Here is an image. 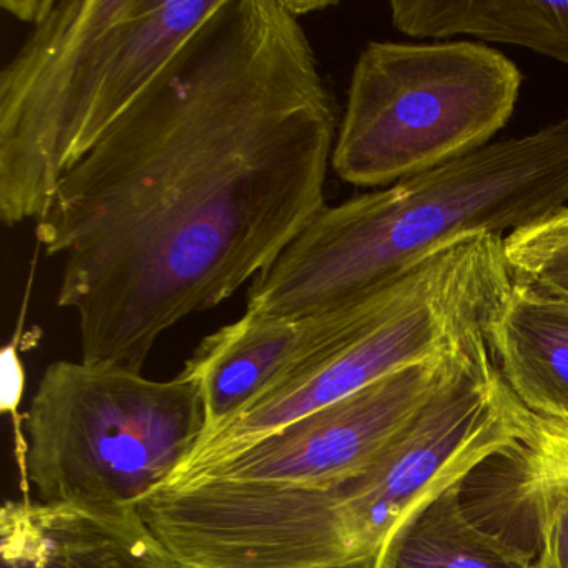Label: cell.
<instances>
[{
    "label": "cell",
    "mask_w": 568,
    "mask_h": 568,
    "mask_svg": "<svg viewBox=\"0 0 568 568\" xmlns=\"http://www.w3.org/2000/svg\"><path fill=\"white\" fill-rule=\"evenodd\" d=\"M285 4L294 12V16L302 19L304 16L312 14V12L332 8L335 2H327V0H321V2H317V0H285Z\"/></svg>",
    "instance_id": "obj_18"
},
{
    "label": "cell",
    "mask_w": 568,
    "mask_h": 568,
    "mask_svg": "<svg viewBox=\"0 0 568 568\" xmlns=\"http://www.w3.org/2000/svg\"><path fill=\"white\" fill-rule=\"evenodd\" d=\"M505 255L515 282L568 298V205L510 232Z\"/></svg>",
    "instance_id": "obj_15"
},
{
    "label": "cell",
    "mask_w": 568,
    "mask_h": 568,
    "mask_svg": "<svg viewBox=\"0 0 568 568\" xmlns=\"http://www.w3.org/2000/svg\"><path fill=\"white\" fill-rule=\"evenodd\" d=\"M518 498L528 505L538 534V568H568V460L517 447Z\"/></svg>",
    "instance_id": "obj_14"
},
{
    "label": "cell",
    "mask_w": 568,
    "mask_h": 568,
    "mask_svg": "<svg viewBox=\"0 0 568 568\" xmlns=\"http://www.w3.org/2000/svg\"><path fill=\"white\" fill-rule=\"evenodd\" d=\"M338 125L285 0H221L36 221L81 361L142 374L169 328L267 271L327 207Z\"/></svg>",
    "instance_id": "obj_1"
},
{
    "label": "cell",
    "mask_w": 568,
    "mask_h": 568,
    "mask_svg": "<svg viewBox=\"0 0 568 568\" xmlns=\"http://www.w3.org/2000/svg\"><path fill=\"white\" fill-rule=\"evenodd\" d=\"M478 332L437 357L400 368L298 418L227 460L169 478L159 487L315 485L348 477L372 464L414 420L457 364L468 338Z\"/></svg>",
    "instance_id": "obj_8"
},
{
    "label": "cell",
    "mask_w": 568,
    "mask_h": 568,
    "mask_svg": "<svg viewBox=\"0 0 568 568\" xmlns=\"http://www.w3.org/2000/svg\"><path fill=\"white\" fill-rule=\"evenodd\" d=\"M221 0H45L0 72V219L38 221L62 179Z\"/></svg>",
    "instance_id": "obj_3"
},
{
    "label": "cell",
    "mask_w": 568,
    "mask_h": 568,
    "mask_svg": "<svg viewBox=\"0 0 568 568\" xmlns=\"http://www.w3.org/2000/svg\"><path fill=\"white\" fill-rule=\"evenodd\" d=\"M567 202L568 115L325 207L252 282L245 312L301 318L352 307L465 239L501 237Z\"/></svg>",
    "instance_id": "obj_2"
},
{
    "label": "cell",
    "mask_w": 568,
    "mask_h": 568,
    "mask_svg": "<svg viewBox=\"0 0 568 568\" xmlns=\"http://www.w3.org/2000/svg\"><path fill=\"white\" fill-rule=\"evenodd\" d=\"M460 487L442 491L400 528L384 568H538L530 551L470 520Z\"/></svg>",
    "instance_id": "obj_13"
},
{
    "label": "cell",
    "mask_w": 568,
    "mask_h": 568,
    "mask_svg": "<svg viewBox=\"0 0 568 568\" xmlns=\"http://www.w3.org/2000/svg\"><path fill=\"white\" fill-rule=\"evenodd\" d=\"M351 317L352 308L301 318L245 312L207 335L181 371L199 385L204 398L201 440L224 428L278 378L334 341Z\"/></svg>",
    "instance_id": "obj_9"
},
{
    "label": "cell",
    "mask_w": 568,
    "mask_h": 568,
    "mask_svg": "<svg viewBox=\"0 0 568 568\" xmlns=\"http://www.w3.org/2000/svg\"><path fill=\"white\" fill-rule=\"evenodd\" d=\"M24 498L99 511L135 510L195 450L204 398L179 374L59 361L42 374L24 415Z\"/></svg>",
    "instance_id": "obj_5"
},
{
    "label": "cell",
    "mask_w": 568,
    "mask_h": 568,
    "mask_svg": "<svg viewBox=\"0 0 568 568\" xmlns=\"http://www.w3.org/2000/svg\"><path fill=\"white\" fill-rule=\"evenodd\" d=\"M511 287L504 237L474 235L438 252L362 301L354 322L337 338L199 442L169 478L227 460L298 418L437 357L474 332L488 331Z\"/></svg>",
    "instance_id": "obj_4"
},
{
    "label": "cell",
    "mask_w": 568,
    "mask_h": 568,
    "mask_svg": "<svg viewBox=\"0 0 568 568\" xmlns=\"http://www.w3.org/2000/svg\"><path fill=\"white\" fill-rule=\"evenodd\" d=\"M487 338L514 397L538 417L568 424V298L514 281Z\"/></svg>",
    "instance_id": "obj_11"
},
{
    "label": "cell",
    "mask_w": 568,
    "mask_h": 568,
    "mask_svg": "<svg viewBox=\"0 0 568 568\" xmlns=\"http://www.w3.org/2000/svg\"><path fill=\"white\" fill-rule=\"evenodd\" d=\"M392 22L408 38L520 45L568 65V0H394Z\"/></svg>",
    "instance_id": "obj_12"
},
{
    "label": "cell",
    "mask_w": 568,
    "mask_h": 568,
    "mask_svg": "<svg viewBox=\"0 0 568 568\" xmlns=\"http://www.w3.org/2000/svg\"><path fill=\"white\" fill-rule=\"evenodd\" d=\"M0 568H179L135 510L99 511L8 500Z\"/></svg>",
    "instance_id": "obj_10"
},
{
    "label": "cell",
    "mask_w": 568,
    "mask_h": 568,
    "mask_svg": "<svg viewBox=\"0 0 568 568\" xmlns=\"http://www.w3.org/2000/svg\"><path fill=\"white\" fill-rule=\"evenodd\" d=\"M514 395L487 332L471 335L444 384L367 467L322 484L338 568H384L400 528L442 491L520 445Z\"/></svg>",
    "instance_id": "obj_7"
},
{
    "label": "cell",
    "mask_w": 568,
    "mask_h": 568,
    "mask_svg": "<svg viewBox=\"0 0 568 568\" xmlns=\"http://www.w3.org/2000/svg\"><path fill=\"white\" fill-rule=\"evenodd\" d=\"M524 78L480 42H368L358 55L332 154L337 178L390 187L488 145Z\"/></svg>",
    "instance_id": "obj_6"
},
{
    "label": "cell",
    "mask_w": 568,
    "mask_h": 568,
    "mask_svg": "<svg viewBox=\"0 0 568 568\" xmlns=\"http://www.w3.org/2000/svg\"><path fill=\"white\" fill-rule=\"evenodd\" d=\"M22 397H24V371L14 351H6L2 358V397L0 407L2 412L11 415L14 424V450L18 458L19 475L21 485L26 480V454H28V438L24 434V422L19 414Z\"/></svg>",
    "instance_id": "obj_17"
},
{
    "label": "cell",
    "mask_w": 568,
    "mask_h": 568,
    "mask_svg": "<svg viewBox=\"0 0 568 568\" xmlns=\"http://www.w3.org/2000/svg\"><path fill=\"white\" fill-rule=\"evenodd\" d=\"M514 414L520 430V447L568 460V424L538 417L515 397Z\"/></svg>",
    "instance_id": "obj_16"
}]
</instances>
